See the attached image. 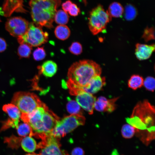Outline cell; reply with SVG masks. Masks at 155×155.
Wrapping results in <instances>:
<instances>
[{
    "mask_svg": "<svg viewBox=\"0 0 155 155\" xmlns=\"http://www.w3.org/2000/svg\"><path fill=\"white\" fill-rule=\"evenodd\" d=\"M155 108L147 100L137 103L126 121L142 142L148 145L155 137Z\"/></svg>",
    "mask_w": 155,
    "mask_h": 155,
    "instance_id": "6da1fadb",
    "label": "cell"
},
{
    "mask_svg": "<svg viewBox=\"0 0 155 155\" xmlns=\"http://www.w3.org/2000/svg\"><path fill=\"white\" fill-rule=\"evenodd\" d=\"M61 0H31L29 3L34 23L40 27H53V23Z\"/></svg>",
    "mask_w": 155,
    "mask_h": 155,
    "instance_id": "7a4b0ae2",
    "label": "cell"
},
{
    "mask_svg": "<svg viewBox=\"0 0 155 155\" xmlns=\"http://www.w3.org/2000/svg\"><path fill=\"white\" fill-rule=\"evenodd\" d=\"M101 68L99 65L91 60H80L74 63L69 69V80L81 88L85 86L95 76L100 75Z\"/></svg>",
    "mask_w": 155,
    "mask_h": 155,
    "instance_id": "3957f363",
    "label": "cell"
},
{
    "mask_svg": "<svg viewBox=\"0 0 155 155\" xmlns=\"http://www.w3.org/2000/svg\"><path fill=\"white\" fill-rule=\"evenodd\" d=\"M22 113H30L38 107L45 104L35 94L30 92H19L15 93L11 101Z\"/></svg>",
    "mask_w": 155,
    "mask_h": 155,
    "instance_id": "277c9868",
    "label": "cell"
},
{
    "mask_svg": "<svg viewBox=\"0 0 155 155\" xmlns=\"http://www.w3.org/2000/svg\"><path fill=\"white\" fill-rule=\"evenodd\" d=\"M85 119L81 114L71 115L57 121L50 135L58 139L63 137L78 126L83 125Z\"/></svg>",
    "mask_w": 155,
    "mask_h": 155,
    "instance_id": "5b68a950",
    "label": "cell"
},
{
    "mask_svg": "<svg viewBox=\"0 0 155 155\" xmlns=\"http://www.w3.org/2000/svg\"><path fill=\"white\" fill-rule=\"evenodd\" d=\"M112 17L101 5H98L90 12L88 18V26L92 34L96 35L105 30Z\"/></svg>",
    "mask_w": 155,
    "mask_h": 155,
    "instance_id": "8992f818",
    "label": "cell"
},
{
    "mask_svg": "<svg viewBox=\"0 0 155 155\" xmlns=\"http://www.w3.org/2000/svg\"><path fill=\"white\" fill-rule=\"evenodd\" d=\"M48 36V33L44 32L41 27L31 23L26 32L18 37V40L20 44L26 43L32 46H36L46 42Z\"/></svg>",
    "mask_w": 155,
    "mask_h": 155,
    "instance_id": "52a82bcc",
    "label": "cell"
},
{
    "mask_svg": "<svg viewBox=\"0 0 155 155\" xmlns=\"http://www.w3.org/2000/svg\"><path fill=\"white\" fill-rule=\"evenodd\" d=\"M37 145V148L41 150L40 155H69L65 150L61 148L59 139L49 135Z\"/></svg>",
    "mask_w": 155,
    "mask_h": 155,
    "instance_id": "ba28073f",
    "label": "cell"
},
{
    "mask_svg": "<svg viewBox=\"0 0 155 155\" xmlns=\"http://www.w3.org/2000/svg\"><path fill=\"white\" fill-rule=\"evenodd\" d=\"M29 24L28 21L22 17H13L7 20L5 28L11 35L18 38L24 34L26 32Z\"/></svg>",
    "mask_w": 155,
    "mask_h": 155,
    "instance_id": "9c48e42d",
    "label": "cell"
},
{
    "mask_svg": "<svg viewBox=\"0 0 155 155\" xmlns=\"http://www.w3.org/2000/svg\"><path fill=\"white\" fill-rule=\"evenodd\" d=\"M59 117L47 108L43 115L42 123V133L41 139L50 135L54 128Z\"/></svg>",
    "mask_w": 155,
    "mask_h": 155,
    "instance_id": "30bf717a",
    "label": "cell"
},
{
    "mask_svg": "<svg viewBox=\"0 0 155 155\" xmlns=\"http://www.w3.org/2000/svg\"><path fill=\"white\" fill-rule=\"evenodd\" d=\"M77 102L89 114L93 113L94 104L96 100L92 94L81 90L76 95Z\"/></svg>",
    "mask_w": 155,
    "mask_h": 155,
    "instance_id": "8fae6325",
    "label": "cell"
},
{
    "mask_svg": "<svg viewBox=\"0 0 155 155\" xmlns=\"http://www.w3.org/2000/svg\"><path fill=\"white\" fill-rule=\"evenodd\" d=\"M119 98L116 97L108 99L104 97L101 96L96 100L94 104V108L99 112L111 113L116 108L115 102Z\"/></svg>",
    "mask_w": 155,
    "mask_h": 155,
    "instance_id": "7c38bea8",
    "label": "cell"
},
{
    "mask_svg": "<svg viewBox=\"0 0 155 155\" xmlns=\"http://www.w3.org/2000/svg\"><path fill=\"white\" fill-rule=\"evenodd\" d=\"M106 83L104 77H102L100 75H97L92 78L86 85L82 88L84 91L93 94L101 90Z\"/></svg>",
    "mask_w": 155,
    "mask_h": 155,
    "instance_id": "4fadbf2b",
    "label": "cell"
},
{
    "mask_svg": "<svg viewBox=\"0 0 155 155\" xmlns=\"http://www.w3.org/2000/svg\"><path fill=\"white\" fill-rule=\"evenodd\" d=\"M154 44H146L137 43L135 46V54L140 60H144L149 59L154 51Z\"/></svg>",
    "mask_w": 155,
    "mask_h": 155,
    "instance_id": "5bb4252c",
    "label": "cell"
},
{
    "mask_svg": "<svg viewBox=\"0 0 155 155\" xmlns=\"http://www.w3.org/2000/svg\"><path fill=\"white\" fill-rule=\"evenodd\" d=\"M40 73L46 77L53 76L56 73L57 66L56 63L51 60H48L44 62L38 67Z\"/></svg>",
    "mask_w": 155,
    "mask_h": 155,
    "instance_id": "9a60e30c",
    "label": "cell"
},
{
    "mask_svg": "<svg viewBox=\"0 0 155 155\" xmlns=\"http://www.w3.org/2000/svg\"><path fill=\"white\" fill-rule=\"evenodd\" d=\"M20 145L25 151L30 153H32L37 148L36 141L29 136L22 137Z\"/></svg>",
    "mask_w": 155,
    "mask_h": 155,
    "instance_id": "2e32d148",
    "label": "cell"
},
{
    "mask_svg": "<svg viewBox=\"0 0 155 155\" xmlns=\"http://www.w3.org/2000/svg\"><path fill=\"white\" fill-rule=\"evenodd\" d=\"M3 111L6 113L10 119L14 121H18L20 118L21 112L18 107L12 103L4 105L3 107Z\"/></svg>",
    "mask_w": 155,
    "mask_h": 155,
    "instance_id": "e0dca14e",
    "label": "cell"
},
{
    "mask_svg": "<svg viewBox=\"0 0 155 155\" xmlns=\"http://www.w3.org/2000/svg\"><path fill=\"white\" fill-rule=\"evenodd\" d=\"M54 33L57 38L62 40H65L69 37L70 31L67 26L65 25H60L55 28Z\"/></svg>",
    "mask_w": 155,
    "mask_h": 155,
    "instance_id": "ac0fdd59",
    "label": "cell"
},
{
    "mask_svg": "<svg viewBox=\"0 0 155 155\" xmlns=\"http://www.w3.org/2000/svg\"><path fill=\"white\" fill-rule=\"evenodd\" d=\"M108 11L111 17L119 18L122 16L124 9L120 3L114 2L109 5Z\"/></svg>",
    "mask_w": 155,
    "mask_h": 155,
    "instance_id": "d6986e66",
    "label": "cell"
},
{
    "mask_svg": "<svg viewBox=\"0 0 155 155\" xmlns=\"http://www.w3.org/2000/svg\"><path fill=\"white\" fill-rule=\"evenodd\" d=\"M143 78L138 75H132L128 82V87L133 90H136L142 87L143 85Z\"/></svg>",
    "mask_w": 155,
    "mask_h": 155,
    "instance_id": "ffe728a7",
    "label": "cell"
},
{
    "mask_svg": "<svg viewBox=\"0 0 155 155\" xmlns=\"http://www.w3.org/2000/svg\"><path fill=\"white\" fill-rule=\"evenodd\" d=\"M18 135L22 137L28 136H32L33 135L32 130L28 123L24 122L18 124L16 128Z\"/></svg>",
    "mask_w": 155,
    "mask_h": 155,
    "instance_id": "44dd1931",
    "label": "cell"
},
{
    "mask_svg": "<svg viewBox=\"0 0 155 155\" xmlns=\"http://www.w3.org/2000/svg\"><path fill=\"white\" fill-rule=\"evenodd\" d=\"M67 100L66 108L68 112L71 115L81 114L80 106L77 101L69 97L67 98Z\"/></svg>",
    "mask_w": 155,
    "mask_h": 155,
    "instance_id": "7402d4cb",
    "label": "cell"
},
{
    "mask_svg": "<svg viewBox=\"0 0 155 155\" xmlns=\"http://www.w3.org/2000/svg\"><path fill=\"white\" fill-rule=\"evenodd\" d=\"M54 20L55 22L59 25L67 24L69 20V17L67 13L62 10L57 11L54 16Z\"/></svg>",
    "mask_w": 155,
    "mask_h": 155,
    "instance_id": "603a6c76",
    "label": "cell"
},
{
    "mask_svg": "<svg viewBox=\"0 0 155 155\" xmlns=\"http://www.w3.org/2000/svg\"><path fill=\"white\" fill-rule=\"evenodd\" d=\"M20 44L18 50V55L21 58L29 57L31 53L32 46L26 43Z\"/></svg>",
    "mask_w": 155,
    "mask_h": 155,
    "instance_id": "cb8c5ba5",
    "label": "cell"
},
{
    "mask_svg": "<svg viewBox=\"0 0 155 155\" xmlns=\"http://www.w3.org/2000/svg\"><path fill=\"white\" fill-rule=\"evenodd\" d=\"M137 11L134 5L128 4L125 7L124 17L126 20L131 21L135 18L137 14Z\"/></svg>",
    "mask_w": 155,
    "mask_h": 155,
    "instance_id": "d4e9b609",
    "label": "cell"
},
{
    "mask_svg": "<svg viewBox=\"0 0 155 155\" xmlns=\"http://www.w3.org/2000/svg\"><path fill=\"white\" fill-rule=\"evenodd\" d=\"M22 137H18L14 135H11L10 137L5 138L4 142L6 143L8 147L10 148L17 149L20 145Z\"/></svg>",
    "mask_w": 155,
    "mask_h": 155,
    "instance_id": "484cf974",
    "label": "cell"
},
{
    "mask_svg": "<svg viewBox=\"0 0 155 155\" xmlns=\"http://www.w3.org/2000/svg\"><path fill=\"white\" fill-rule=\"evenodd\" d=\"M121 134L125 138H130L132 137L135 133L134 128L131 125L128 124L124 125L121 129Z\"/></svg>",
    "mask_w": 155,
    "mask_h": 155,
    "instance_id": "4316f807",
    "label": "cell"
},
{
    "mask_svg": "<svg viewBox=\"0 0 155 155\" xmlns=\"http://www.w3.org/2000/svg\"><path fill=\"white\" fill-rule=\"evenodd\" d=\"M142 38L147 42L154 39V27H146L144 30L142 36Z\"/></svg>",
    "mask_w": 155,
    "mask_h": 155,
    "instance_id": "83f0119b",
    "label": "cell"
},
{
    "mask_svg": "<svg viewBox=\"0 0 155 155\" xmlns=\"http://www.w3.org/2000/svg\"><path fill=\"white\" fill-rule=\"evenodd\" d=\"M71 53L75 55H80L82 52V47L81 44L78 42H73L69 48Z\"/></svg>",
    "mask_w": 155,
    "mask_h": 155,
    "instance_id": "f1b7e54d",
    "label": "cell"
},
{
    "mask_svg": "<svg viewBox=\"0 0 155 155\" xmlns=\"http://www.w3.org/2000/svg\"><path fill=\"white\" fill-rule=\"evenodd\" d=\"M143 84L146 89L148 91L153 92L155 89V80L151 76H148L144 81Z\"/></svg>",
    "mask_w": 155,
    "mask_h": 155,
    "instance_id": "f546056e",
    "label": "cell"
},
{
    "mask_svg": "<svg viewBox=\"0 0 155 155\" xmlns=\"http://www.w3.org/2000/svg\"><path fill=\"white\" fill-rule=\"evenodd\" d=\"M46 56V53L42 47H38L34 51L33 56L34 60L37 61L44 59Z\"/></svg>",
    "mask_w": 155,
    "mask_h": 155,
    "instance_id": "4dcf8cb0",
    "label": "cell"
},
{
    "mask_svg": "<svg viewBox=\"0 0 155 155\" xmlns=\"http://www.w3.org/2000/svg\"><path fill=\"white\" fill-rule=\"evenodd\" d=\"M19 120L14 121L9 118L3 123L1 130H4L11 127L16 128L19 124Z\"/></svg>",
    "mask_w": 155,
    "mask_h": 155,
    "instance_id": "1f68e13d",
    "label": "cell"
},
{
    "mask_svg": "<svg viewBox=\"0 0 155 155\" xmlns=\"http://www.w3.org/2000/svg\"><path fill=\"white\" fill-rule=\"evenodd\" d=\"M69 13L72 16H76L78 15L80 12V8L75 3H72L69 10Z\"/></svg>",
    "mask_w": 155,
    "mask_h": 155,
    "instance_id": "d6a6232c",
    "label": "cell"
},
{
    "mask_svg": "<svg viewBox=\"0 0 155 155\" xmlns=\"http://www.w3.org/2000/svg\"><path fill=\"white\" fill-rule=\"evenodd\" d=\"M84 150L80 147L74 148L72 151L71 155H84Z\"/></svg>",
    "mask_w": 155,
    "mask_h": 155,
    "instance_id": "836d02e7",
    "label": "cell"
},
{
    "mask_svg": "<svg viewBox=\"0 0 155 155\" xmlns=\"http://www.w3.org/2000/svg\"><path fill=\"white\" fill-rule=\"evenodd\" d=\"M72 4L71 1L69 0H67L63 3L62 5V7L63 11L65 12L68 11Z\"/></svg>",
    "mask_w": 155,
    "mask_h": 155,
    "instance_id": "e575fe53",
    "label": "cell"
},
{
    "mask_svg": "<svg viewBox=\"0 0 155 155\" xmlns=\"http://www.w3.org/2000/svg\"><path fill=\"white\" fill-rule=\"evenodd\" d=\"M7 44L5 40L0 37V53L4 51L6 49Z\"/></svg>",
    "mask_w": 155,
    "mask_h": 155,
    "instance_id": "d590c367",
    "label": "cell"
},
{
    "mask_svg": "<svg viewBox=\"0 0 155 155\" xmlns=\"http://www.w3.org/2000/svg\"><path fill=\"white\" fill-rule=\"evenodd\" d=\"M111 155H119V154L117 150L115 149L112 151Z\"/></svg>",
    "mask_w": 155,
    "mask_h": 155,
    "instance_id": "8d00e7d4",
    "label": "cell"
},
{
    "mask_svg": "<svg viewBox=\"0 0 155 155\" xmlns=\"http://www.w3.org/2000/svg\"><path fill=\"white\" fill-rule=\"evenodd\" d=\"M25 155H40L39 154H37L35 153H29Z\"/></svg>",
    "mask_w": 155,
    "mask_h": 155,
    "instance_id": "74e56055",
    "label": "cell"
},
{
    "mask_svg": "<svg viewBox=\"0 0 155 155\" xmlns=\"http://www.w3.org/2000/svg\"><path fill=\"white\" fill-rule=\"evenodd\" d=\"M84 0L85 4H86V0Z\"/></svg>",
    "mask_w": 155,
    "mask_h": 155,
    "instance_id": "f35d334b",
    "label": "cell"
},
{
    "mask_svg": "<svg viewBox=\"0 0 155 155\" xmlns=\"http://www.w3.org/2000/svg\"></svg>",
    "mask_w": 155,
    "mask_h": 155,
    "instance_id": "ab89813d",
    "label": "cell"
}]
</instances>
